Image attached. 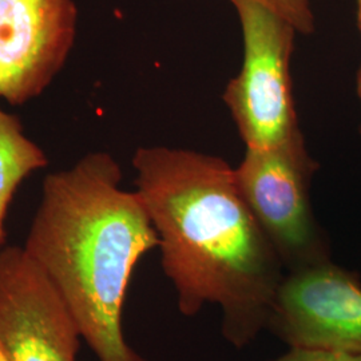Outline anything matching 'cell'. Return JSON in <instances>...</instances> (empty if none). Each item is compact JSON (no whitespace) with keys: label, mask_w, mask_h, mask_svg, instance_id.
<instances>
[{"label":"cell","mask_w":361,"mask_h":361,"mask_svg":"<svg viewBox=\"0 0 361 361\" xmlns=\"http://www.w3.org/2000/svg\"><path fill=\"white\" fill-rule=\"evenodd\" d=\"M133 166L180 313L219 305L224 338L244 348L267 328L285 269L234 169L216 155L166 146L140 147Z\"/></svg>","instance_id":"cell-1"},{"label":"cell","mask_w":361,"mask_h":361,"mask_svg":"<svg viewBox=\"0 0 361 361\" xmlns=\"http://www.w3.org/2000/svg\"><path fill=\"white\" fill-rule=\"evenodd\" d=\"M121 180L107 153L47 176L23 247L98 360L146 361L126 341L122 310L133 271L158 235L140 195Z\"/></svg>","instance_id":"cell-2"},{"label":"cell","mask_w":361,"mask_h":361,"mask_svg":"<svg viewBox=\"0 0 361 361\" xmlns=\"http://www.w3.org/2000/svg\"><path fill=\"white\" fill-rule=\"evenodd\" d=\"M231 1L243 31L244 58L224 102L246 149L304 141L290 77L295 27L256 0Z\"/></svg>","instance_id":"cell-3"},{"label":"cell","mask_w":361,"mask_h":361,"mask_svg":"<svg viewBox=\"0 0 361 361\" xmlns=\"http://www.w3.org/2000/svg\"><path fill=\"white\" fill-rule=\"evenodd\" d=\"M317 169L304 141L246 149L241 164L234 169L246 205L286 271L329 259L328 244L310 201V183Z\"/></svg>","instance_id":"cell-4"},{"label":"cell","mask_w":361,"mask_h":361,"mask_svg":"<svg viewBox=\"0 0 361 361\" xmlns=\"http://www.w3.org/2000/svg\"><path fill=\"white\" fill-rule=\"evenodd\" d=\"M289 348L361 355V283L331 259L286 271L267 328Z\"/></svg>","instance_id":"cell-5"},{"label":"cell","mask_w":361,"mask_h":361,"mask_svg":"<svg viewBox=\"0 0 361 361\" xmlns=\"http://www.w3.org/2000/svg\"><path fill=\"white\" fill-rule=\"evenodd\" d=\"M82 336L25 247L0 250V349L7 361H78Z\"/></svg>","instance_id":"cell-6"},{"label":"cell","mask_w":361,"mask_h":361,"mask_svg":"<svg viewBox=\"0 0 361 361\" xmlns=\"http://www.w3.org/2000/svg\"><path fill=\"white\" fill-rule=\"evenodd\" d=\"M74 0H0V98L23 104L63 68L77 38Z\"/></svg>","instance_id":"cell-7"},{"label":"cell","mask_w":361,"mask_h":361,"mask_svg":"<svg viewBox=\"0 0 361 361\" xmlns=\"http://www.w3.org/2000/svg\"><path fill=\"white\" fill-rule=\"evenodd\" d=\"M46 165V153L27 137L18 116L0 107V245L13 194L30 174Z\"/></svg>","instance_id":"cell-8"},{"label":"cell","mask_w":361,"mask_h":361,"mask_svg":"<svg viewBox=\"0 0 361 361\" xmlns=\"http://www.w3.org/2000/svg\"><path fill=\"white\" fill-rule=\"evenodd\" d=\"M295 27L297 34L310 35L314 31V15L310 0H256Z\"/></svg>","instance_id":"cell-9"},{"label":"cell","mask_w":361,"mask_h":361,"mask_svg":"<svg viewBox=\"0 0 361 361\" xmlns=\"http://www.w3.org/2000/svg\"><path fill=\"white\" fill-rule=\"evenodd\" d=\"M271 361H361V355L322 349L289 348L286 353Z\"/></svg>","instance_id":"cell-10"},{"label":"cell","mask_w":361,"mask_h":361,"mask_svg":"<svg viewBox=\"0 0 361 361\" xmlns=\"http://www.w3.org/2000/svg\"><path fill=\"white\" fill-rule=\"evenodd\" d=\"M356 3H357V10H356V13H357V27H359V31H360L361 34V0H356Z\"/></svg>","instance_id":"cell-11"},{"label":"cell","mask_w":361,"mask_h":361,"mask_svg":"<svg viewBox=\"0 0 361 361\" xmlns=\"http://www.w3.org/2000/svg\"><path fill=\"white\" fill-rule=\"evenodd\" d=\"M357 95H359V99H360L361 104V66L359 73H357Z\"/></svg>","instance_id":"cell-12"},{"label":"cell","mask_w":361,"mask_h":361,"mask_svg":"<svg viewBox=\"0 0 361 361\" xmlns=\"http://www.w3.org/2000/svg\"><path fill=\"white\" fill-rule=\"evenodd\" d=\"M0 361H7L6 356H4V353L1 352V349H0Z\"/></svg>","instance_id":"cell-13"}]
</instances>
